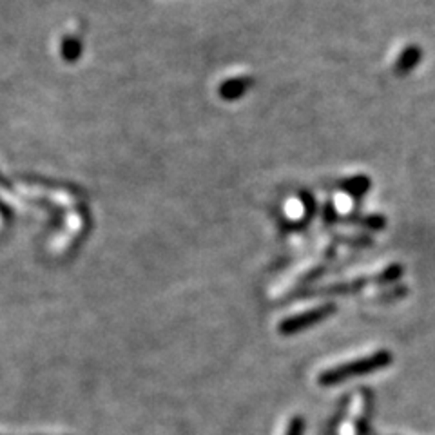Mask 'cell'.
<instances>
[{"label":"cell","instance_id":"6da1fadb","mask_svg":"<svg viewBox=\"0 0 435 435\" xmlns=\"http://www.w3.org/2000/svg\"><path fill=\"white\" fill-rule=\"evenodd\" d=\"M332 312H335V307L332 303H327L320 308H314V310L305 312V314L288 318V320H285L283 323L280 325V330L283 332V334H292V332H298V330H301V328H307V327H310V325L318 323V321L325 320V318L330 315Z\"/></svg>","mask_w":435,"mask_h":435},{"label":"cell","instance_id":"7a4b0ae2","mask_svg":"<svg viewBox=\"0 0 435 435\" xmlns=\"http://www.w3.org/2000/svg\"><path fill=\"white\" fill-rule=\"evenodd\" d=\"M254 85L251 76H238V78H229L220 85V96L224 100H238L243 95H247L248 89Z\"/></svg>","mask_w":435,"mask_h":435},{"label":"cell","instance_id":"3957f363","mask_svg":"<svg viewBox=\"0 0 435 435\" xmlns=\"http://www.w3.org/2000/svg\"><path fill=\"white\" fill-rule=\"evenodd\" d=\"M421 56H423V51H421V48H417V46H408L407 49H403L399 58H397V62H395L394 65L395 75L399 76L408 75L415 65L419 64Z\"/></svg>","mask_w":435,"mask_h":435},{"label":"cell","instance_id":"277c9868","mask_svg":"<svg viewBox=\"0 0 435 435\" xmlns=\"http://www.w3.org/2000/svg\"><path fill=\"white\" fill-rule=\"evenodd\" d=\"M368 189H370V178L365 174L348 178V180H345L343 184H341V191L347 192L348 196H352L354 200L363 198V196L368 192Z\"/></svg>","mask_w":435,"mask_h":435}]
</instances>
